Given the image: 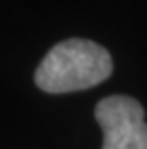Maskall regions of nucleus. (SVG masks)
I'll return each mask as SVG.
<instances>
[{
  "mask_svg": "<svg viewBox=\"0 0 147 149\" xmlns=\"http://www.w3.org/2000/svg\"><path fill=\"white\" fill-rule=\"evenodd\" d=\"M113 61L109 52L84 38H69L46 54L35 73V82L50 94L86 90L109 79Z\"/></svg>",
  "mask_w": 147,
  "mask_h": 149,
  "instance_id": "f257e3e1",
  "label": "nucleus"
},
{
  "mask_svg": "<svg viewBox=\"0 0 147 149\" xmlns=\"http://www.w3.org/2000/svg\"><path fill=\"white\" fill-rule=\"evenodd\" d=\"M95 120L103 132V149H147L143 107L128 96H109L98 103Z\"/></svg>",
  "mask_w": 147,
  "mask_h": 149,
  "instance_id": "f03ea898",
  "label": "nucleus"
}]
</instances>
